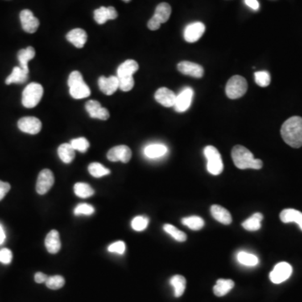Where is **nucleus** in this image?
I'll use <instances>...</instances> for the list:
<instances>
[{
    "mask_svg": "<svg viewBox=\"0 0 302 302\" xmlns=\"http://www.w3.org/2000/svg\"><path fill=\"white\" fill-rule=\"evenodd\" d=\"M281 137L288 146L292 148L302 146V118L294 116L288 118L280 129Z\"/></svg>",
    "mask_w": 302,
    "mask_h": 302,
    "instance_id": "nucleus-1",
    "label": "nucleus"
},
{
    "mask_svg": "<svg viewBox=\"0 0 302 302\" xmlns=\"http://www.w3.org/2000/svg\"><path fill=\"white\" fill-rule=\"evenodd\" d=\"M233 162L240 170L254 169L259 170L263 166L261 159H254V155L247 148L242 146H236L232 150Z\"/></svg>",
    "mask_w": 302,
    "mask_h": 302,
    "instance_id": "nucleus-2",
    "label": "nucleus"
},
{
    "mask_svg": "<svg viewBox=\"0 0 302 302\" xmlns=\"http://www.w3.org/2000/svg\"><path fill=\"white\" fill-rule=\"evenodd\" d=\"M70 94L75 99H83L90 96V88L83 81L81 72L75 71L70 74L68 78Z\"/></svg>",
    "mask_w": 302,
    "mask_h": 302,
    "instance_id": "nucleus-3",
    "label": "nucleus"
},
{
    "mask_svg": "<svg viewBox=\"0 0 302 302\" xmlns=\"http://www.w3.org/2000/svg\"><path fill=\"white\" fill-rule=\"evenodd\" d=\"M44 89L41 84L32 83L29 84L22 93V104L27 109H32L38 105L42 96Z\"/></svg>",
    "mask_w": 302,
    "mask_h": 302,
    "instance_id": "nucleus-4",
    "label": "nucleus"
},
{
    "mask_svg": "<svg viewBox=\"0 0 302 302\" xmlns=\"http://www.w3.org/2000/svg\"><path fill=\"white\" fill-rule=\"evenodd\" d=\"M204 155L208 160L207 169L209 173L218 175L224 171V163L219 151L214 146H207L204 149Z\"/></svg>",
    "mask_w": 302,
    "mask_h": 302,
    "instance_id": "nucleus-5",
    "label": "nucleus"
},
{
    "mask_svg": "<svg viewBox=\"0 0 302 302\" xmlns=\"http://www.w3.org/2000/svg\"><path fill=\"white\" fill-rule=\"evenodd\" d=\"M248 90V83L243 76H233L229 79L226 85V94L230 99H238L243 97Z\"/></svg>",
    "mask_w": 302,
    "mask_h": 302,
    "instance_id": "nucleus-6",
    "label": "nucleus"
},
{
    "mask_svg": "<svg viewBox=\"0 0 302 302\" xmlns=\"http://www.w3.org/2000/svg\"><path fill=\"white\" fill-rule=\"evenodd\" d=\"M292 266L286 262L277 264L270 274V279L274 284H281L291 277Z\"/></svg>",
    "mask_w": 302,
    "mask_h": 302,
    "instance_id": "nucleus-7",
    "label": "nucleus"
},
{
    "mask_svg": "<svg viewBox=\"0 0 302 302\" xmlns=\"http://www.w3.org/2000/svg\"><path fill=\"white\" fill-rule=\"evenodd\" d=\"M55 183V177L54 174L51 170L44 169L42 170L38 175L36 182L37 193L39 195H45L50 191L52 186Z\"/></svg>",
    "mask_w": 302,
    "mask_h": 302,
    "instance_id": "nucleus-8",
    "label": "nucleus"
},
{
    "mask_svg": "<svg viewBox=\"0 0 302 302\" xmlns=\"http://www.w3.org/2000/svg\"><path fill=\"white\" fill-rule=\"evenodd\" d=\"M194 92L192 88H187L183 89L175 98V111L178 113H184L189 109L193 98Z\"/></svg>",
    "mask_w": 302,
    "mask_h": 302,
    "instance_id": "nucleus-9",
    "label": "nucleus"
},
{
    "mask_svg": "<svg viewBox=\"0 0 302 302\" xmlns=\"http://www.w3.org/2000/svg\"><path fill=\"white\" fill-rule=\"evenodd\" d=\"M107 157L110 162L128 163L132 157V151L127 146H118L109 150Z\"/></svg>",
    "mask_w": 302,
    "mask_h": 302,
    "instance_id": "nucleus-10",
    "label": "nucleus"
},
{
    "mask_svg": "<svg viewBox=\"0 0 302 302\" xmlns=\"http://www.w3.org/2000/svg\"><path fill=\"white\" fill-rule=\"evenodd\" d=\"M18 129L21 131L29 134H37L42 130V122L35 117H25L18 122Z\"/></svg>",
    "mask_w": 302,
    "mask_h": 302,
    "instance_id": "nucleus-11",
    "label": "nucleus"
},
{
    "mask_svg": "<svg viewBox=\"0 0 302 302\" xmlns=\"http://www.w3.org/2000/svg\"><path fill=\"white\" fill-rule=\"evenodd\" d=\"M22 28L26 32L33 34L35 33L39 26V21L34 16L32 12L29 9H24L19 14Z\"/></svg>",
    "mask_w": 302,
    "mask_h": 302,
    "instance_id": "nucleus-12",
    "label": "nucleus"
},
{
    "mask_svg": "<svg viewBox=\"0 0 302 302\" xmlns=\"http://www.w3.org/2000/svg\"><path fill=\"white\" fill-rule=\"evenodd\" d=\"M205 32V26L202 22H195L190 24L186 27L184 31V38L186 42L194 43L197 42Z\"/></svg>",
    "mask_w": 302,
    "mask_h": 302,
    "instance_id": "nucleus-13",
    "label": "nucleus"
},
{
    "mask_svg": "<svg viewBox=\"0 0 302 302\" xmlns=\"http://www.w3.org/2000/svg\"><path fill=\"white\" fill-rule=\"evenodd\" d=\"M177 69L180 73L193 76L196 78H202L204 75V70L201 65L191 62H182L177 65Z\"/></svg>",
    "mask_w": 302,
    "mask_h": 302,
    "instance_id": "nucleus-14",
    "label": "nucleus"
},
{
    "mask_svg": "<svg viewBox=\"0 0 302 302\" xmlns=\"http://www.w3.org/2000/svg\"><path fill=\"white\" fill-rule=\"evenodd\" d=\"M86 110L88 111L91 118L97 119L107 120L109 118V112L104 109L101 104L96 100H90L86 104Z\"/></svg>",
    "mask_w": 302,
    "mask_h": 302,
    "instance_id": "nucleus-15",
    "label": "nucleus"
},
{
    "mask_svg": "<svg viewBox=\"0 0 302 302\" xmlns=\"http://www.w3.org/2000/svg\"><path fill=\"white\" fill-rule=\"evenodd\" d=\"M100 90L104 94L112 95L119 88V82L118 76H111L109 77L101 76L98 80Z\"/></svg>",
    "mask_w": 302,
    "mask_h": 302,
    "instance_id": "nucleus-16",
    "label": "nucleus"
},
{
    "mask_svg": "<svg viewBox=\"0 0 302 302\" xmlns=\"http://www.w3.org/2000/svg\"><path fill=\"white\" fill-rule=\"evenodd\" d=\"M155 98L159 104L166 108H171L175 105L176 95L168 88H160L155 92Z\"/></svg>",
    "mask_w": 302,
    "mask_h": 302,
    "instance_id": "nucleus-17",
    "label": "nucleus"
},
{
    "mask_svg": "<svg viewBox=\"0 0 302 302\" xmlns=\"http://www.w3.org/2000/svg\"><path fill=\"white\" fill-rule=\"evenodd\" d=\"M118 17V13L115 8L100 7L94 11V19L98 25H104L109 19H115Z\"/></svg>",
    "mask_w": 302,
    "mask_h": 302,
    "instance_id": "nucleus-18",
    "label": "nucleus"
},
{
    "mask_svg": "<svg viewBox=\"0 0 302 302\" xmlns=\"http://www.w3.org/2000/svg\"><path fill=\"white\" fill-rule=\"evenodd\" d=\"M45 245L50 254H56L60 251L62 244H61L60 234L58 233V231L51 230L46 235Z\"/></svg>",
    "mask_w": 302,
    "mask_h": 302,
    "instance_id": "nucleus-19",
    "label": "nucleus"
},
{
    "mask_svg": "<svg viewBox=\"0 0 302 302\" xmlns=\"http://www.w3.org/2000/svg\"><path fill=\"white\" fill-rule=\"evenodd\" d=\"M67 39L76 48H83L88 41V35L83 29H74L67 34Z\"/></svg>",
    "mask_w": 302,
    "mask_h": 302,
    "instance_id": "nucleus-20",
    "label": "nucleus"
},
{
    "mask_svg": "<svg viewBox=\"0 0 302 302\" xmlns=\"http://www.w3.org/2000/svg\"><path fill=\"white\" fill-rule=\"evenodd\" d=\"M211 214L214 219L224 225H229L232 223V216L226 208L219 205H212L211 207Z\"/></svg>",
    "mask_w": 302,
    "mask_h": 302,
    "instance_id": "nucleus-21",
    "label": "nucleus"
},
{
    "mask_svg": "<svg viewBox=\"0 0 302 302\" xmlns=\"http://www.w3.org/2000/svg\"><path fill=\"white\" fill-rule=\"evenodd\" d=\"M279 218L285 224H289V223L297 224L300 227V230L302 231V212L292 208H287L280 212Z\"/></svg>",
    "mask_w": 302,
    "mask_h": 302,
    "instance_id": "nucleus-22",
    "label": "nucleus"
},
{
    "mask_svg": "<svg viewBox=\"0 0 302 302\" xmlns=\"http://www.w3.org/2000/svg\"><path fill=\"white\" fill-rule=\"evenodd\" d=\"M138 64L134 60L125 61V63H122L118 67L117 71V76L118 78L122 77H128V76H133L135 72L138 71Z\"/></svg>",
    "mask_w": 302,
    "mask_h": 302,
    "instance_id": "nucleus-23",
    "label": "nucleus"
},
{
    "mask_svg": "<svg viewBox=\"0 0 302 302\" xmlns=\"http://www.w3.org/2000/svg\"><path fill=\"white\" fill-rule=\"evenodd\" d=\"M168 152V149L162 144H152L146 146L145 149V155L150 159H156L164 156Z\"/></svg>",
    "mask_w": 302,
    "mask_h": 302,
    "instance_id": "nucleus-24",
    "label": "nucleus"
},
{
    "mask_svg": "<svg viewBox=\"0 0 302 302\" xmlns=\"http://www.w3.org/2000/svg\"><path fill=\"white\" fill-rule=\"evenodd\" d=\"M35 49L29 46L26 49H22L18 52V60L19 62V67L22 69L25 70L26 72H29V67H28V63L30 60H32L33 58L35 57Z\"/></svg>",
    "mask_w": 302,
    "mask_h": 302,
    "instance_id": "nucleus-25",
    "label": "nucleus"
},
{
    "mask_svg": "<svg viewBox=\"0 0 302 302\" xmlns=\"http://www.w3.org/2000/svg\"><path fill=\"white\" fill-rule=\"evenodd\" d=\"M234 286L235 284L232 279H218L213 287V293L218 297H222L229 293Z\"/></svg>",
    "mask_w": 302,
    "mask_h": 302,
    "instance_id": "nucleus-26",
    "label": "nucleus"
},
{
    "mask_svg": "<svg viewBox=\"0 0 302 302\" xmlns=\"http://www.w3.org/2000/svg\"><path fill=\"white\" fill-rule=\"evenodd\" d=\"M28 74L29 72H26L21 67H15L12 71V73L5 80V83L7 85L12 83H24L27 81Z\"/></svg>",
    "mask_w": 302,
    "mask_h": 302,
    "instance_id": "nucleus-27",
    "label": "nucleus"
},
{
    "mask_svg": "<svg viewBox=\"0 0 302 302\" xmlns=\"http://www.w3.org/2000/svg\"><path fill=\"white\" fill-rule=\"evenodd\" d=\"M170 284L174 288V295L175 297H180L184 294L186 286H187V279L183 275H176L171 277L170 279Z\"/></svg>",
    "mask_w": 302,
    "mask_h": 302,
    "instance_id": "nucleus-28",
    "label": "nucleus"
},
{
    "mask_svg": "<svg viewBox=\"0 0 302 302\" xmlns=\"http://www.w3.org/2000/svg\"><path fill=\"white\" fill-rule=\"evenodd\" d=\"M263 214H261L259 212L254 213L252 215L251 217L245 220L243 223L242 226L245 230L250 231V232H254V231H258L261 228V222L263 220Z\"/></svg>",
    "mask_w": 302,
    "mask_h": 302,
    "instance_id": "nucleus-29",
    "label": "nucleus"
},
{
    "mask_svg": "<svg viewBox=\"0 0 302 302\" xmlns=\"http://www.w3.org/2000/svg\"><path fill=\"white\" fill-rule=\"evenodd\" d=\"M58 155L63 162L69 164L75 158V150L71 146V144H63L58 148Z\"/></svg>",
    "mask_w": 302,
    "mask_h": 302,
    "instance_id": "nucleus-30",
    "label": "nucleus"
},
{
    "mask_svg": "<svg viewBox=\"0 0 302 302\" xmlns=\"http://www.w3.org/2000/svg\"><path fill=\"white\" fill-rule=\"evenodd\" d=\"M171 14V7L167 3H162L155 9L154 16L159 23H166L168 21Z\"/></svg>",
    "mask_w": 302,
    "mask_h": 302,
    "instance_id": "nucleus-31",
    "label": "nucleus"
},
{
    "mask_svg": "<svg viewBox=\"0 0 302 302\" xmlns=\"http://www.w3.org/2000/svg\"><path fill=\"white\" fill-rule=\"evenodd\" d=\"M74 192L81 198H88L94 195V190L90 185L84 183H77L74 186Z\"/></svg>",
    "mask_w": 302,
    "mask_h": 302,
    "instance_id": "nucleus-32",
    "label": "nucleus"
},
{
    "mask_svg": "<svg viewBox=\"0 0 302 302\" xmlns=\"http://www.w3.org/2000/svg\"><path fill=\"white\" fill-rule=\"evenodd\" d=\"M238 261L241 265L245 266H256L258 264V258L254 254H249L247 252L241 251L237 255Z\"/></svg>",
    "mask_w": 302,
    "mask_h": 302,
    "instance_id": "nucleus-33",
    "label": "nucleus"
},
{
    "mask_svg": "<svg viewBox=\"0 0 302 302\" xmlns=\"http://www.w3.org/2000/svg\"><path fill=\"white\" fill-rule=\"evenodd\" d=\"M182 223L185 226L188 227L192 230H200L204 226V220L198 216H191V217H184L182 220Z\"/></svg>",
    "mask_w": 302,
    "mask_h": 302,
    "instance_id": "nucleus-34",
    "label": "nucleus"
},
{
    "mask_svg": "<svg viewBox=\"0 0 302 302\" xmlns=\"http://www.w3.org/2000/svg\"><path fill=\"white\" fill-rule=\"evenodd\" d=\"M88 171L91 175L96 178L103 177L110 174V170L97 162L91 163L88 166Z\"/></svg>",
    "mask_w": 302,
    "mask_h": 302,
    "instance_id": "nucleus-35",
    "label": "nucleus"
},
{
    "mask_svg": "<svg viewBox=\"0 0 302 302\" xmlns=\"http://www.w3.org/2000/svg\"><path fill=\"white\" fill-rule=\"evenodd\" d=\"M163 229L166 233L170 234L174 239L176 240L178 242H185L187 240V237L186 233L183 231L179 230L177 228H175L171 224H165Z\"/></svg>",
    "mask_w": 302,
    "mask_h": 302,
    "instance_id": "nucleus-36",
    "label": "nucleus"
},
{
    "mask_svg": "<svg viewBox=\"0 0 302 302\" xmlns=\"http://www.w3.org/2000/svg\"><path fill=\"white\" fill-rule=\"evenodd\" d=\"M46 285L51 290H58V289H61L64 286L65 279L62 275L48 276L46 279Z\"/></svg>",
    "mask_w": 302,
    "mask_h": 302,
    "instance_id": "nucleus-37",
    "label": "nucleus"
},
{
    "mask_svg": "<svg viewBox=\"0 0 302 302\" xmlns=\"http://www.w3.org/2000/svg\"><path fill=\"white\" fill-rule=\"evenodd\" d=\"M148 225H149V218L146 216H137L131 222L132 229L137 232L146 230Z\"/></svg>",
    "mask_w": 302,
    "mask_h": 302,
    "instance_id": "nucleus-38",
    "label": "nucleus"
},
{
    "mask_svg": "<svg viewBox=\"0 0 302 302\" xmlns=\"http://www.w3.org/2000/svg\"><path fill=\"white\" fill-rule=\"evenodd\" d=\"M71 146L73 147L74 150H78L80 152L85 153L88 151V148L90 146V144L88 142V139L86 138H74L71 140Z\"/></svg>",
    "mask_w": 302,
    "mask_h": 302,
    "instance_id": "nucleus-39",
    "label": "nucleus"
},
{
    "mask_svg": "<svg viewBox=\"0 0 302 302\" xmlns=\"http://www.w3.org/2000/svg\"><path fill=\"white\" fill-rule=\"evenodd\" d=\"M254 78H255V83L262 88H266L270 84V75L266 71L255 72Z\"/></svg>",
    "mask_w": 302,
    "mask_h": 302,
    "instance_id": "nucleus-40",
    "label": "nucleus"
},
{
    "mask_svg": "<svg viewBox=\"0 0 302 302\" xmlns=\"http://www.w3.org/2000/svg\"><path fill=\"white\" fill-rule=\"evenodd\" d=\"M94 212L95 208L88 203H81V204L76 206V208L74 209V214L76 216H80V215L90 216V215L93 214Z\"/></svg>",
    "mask_w": 302,
    "mask_h": 302,
    "instance_id": "nucleus-41",
    "label": "nucleus"
},
{
    "mask_svg": "<svg viewBox=\"0 0 302 302\" xmlns=\"http://www.w3.org/2000/svg\"><path fill=\"white\" fill-rule=\"evenodd\" d=\"M119 82V88L124 92H129L134 88V80L133 76H128V77H122L118 78Z\"/></svg>",
    "mask_w": 302,
    "mask_h": 302,
    "instance_id": "nucleus-42",
    "label": "nucleus"
},
{
    "mask_svg": "<svg viewBox=\"0 0 302 302\" xmlns=\"http://www.w3.org/2000/svg\"><path fill=\"white\" fill-rule=\"evenodd\" d=\"M108 250L110 253H115V254H124L126 250V245L124 241H117L113 243L112 245H109Z\"/></svg>",
    "mask_w": 302,
    "mask_h": 302,
    "instance_id": "nucleus-43",
    "label": "nucleus"
},
{
    "mask_svg": "<svg viewBox=\"0 0 302 302\" xmlns=\"http://www.w3.org/2000/svg\"><path fill=\"white\" fill-rule=\"evenodd\" d=\"M12 259H13V254L11 250H9L7 248L0 249V263L9 265L11 263Z\"/></svg>",
    "mask_w": 302,
    "mask_h": 302,
    "instance_id": "nucleus-44",
    "label": "nucleus"
},
{
    "mask_svg": "<svg viewBox=\"0 0 302 302\" xmlns=\"http://www.w3.org/2000/svg\"><path fill=\"white\" fill-rule=\"evenodd\" d=\"M9 190H10V185L0 180V201L4 199L5 195L9 192Z\"/></svg>",
    "mask_w": 302,
    "mask_h": 302,
    "instance_id": "nucleus-45",
    "label": "nucleus"
},
{
    "mask_svg": "<svg viewBox=\"0 0 302 302\" xmlns=\"http://www.w3.org/2000/svg\"><path fill=\"white\" fill-rule=\"evenodd\" d=\"M162 24L159 23V21H157L155 17H152L150 18V21L148 22V28L151 30H156L160 27Z\"/></svg>",
    "mask_w": 302,
    "mask_h": 302,
    "instance_id": "nucleus-46",
    "label": "nucleus"
},
{
    "mask_svg": "<svg viewBox=\"0 0 302 302\" xmlns=\"http://www.w3.org/2000/svg\"><path fill=\"white\" fill-rule=\"evenodd\" d=\"M47 278H48V276L45 275L44 273L37 272L35 275V281L38 283V284L46 283Z\"/></svg>",
    "mask_w": 302,
    "mask_h": 302,
    "instance_id": "nucleus-47",
    "label": "nucleus"
},
{
    "mask_svg": "<svg viewBox=\"0 0 302 302\" xmlns=\"http://www.w3.org/2000/svg\"><path fill=\"white\" fill-rule=\"evenodd\" d=\"M245 4L254 10H258L259 8V4L257 0H245Z\"/></svg>",
    "mask_w": 302,
    "mask_h": 302,
    "instance_id": "nucleus-48",
    "label": "nucleus"
},
{
    "mask_svg": "<svg viewBox=\"0 0 302 302\" xmlns=\"http://www.w3.org/2000/svg\"><path fill=\"white\" fill-rule=\"evenodd\" d=\"M6 239V235H5V232L4 230L2 225L0 224V245H3Z\"/></svg>",
    "mask_w": 302,
    "mask_h": 302,
    "instance_id": "nucleus-49",
    "label": "nucleus"
},
{
    "mask_svg": "<svg viewBox=\"0 0 302 302\" xmlns=\"http://www.w3.org/2000/svg\"><path fill=\"white\" fill-rule=\"evenodd\" d=\"M123 1H125V2L128 3V2H129V1H130V0H123Z\"/></svg>",
    "mask_w": 302,
    "mask_h": 302,
    "instance_id": "nucleus-50",
    "label": "nucleus"
}]
</instances>
